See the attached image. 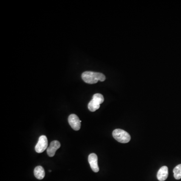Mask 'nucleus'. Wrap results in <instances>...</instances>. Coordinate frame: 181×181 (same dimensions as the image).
<instances>
[{
    "label": "nucleus",
    "mask_w": 181,
    "mask_h": 181,
    "mask_svg": "<svg viewBox=\"0 0 181 181\" xmlns=\"http://www.w3.org/2000/svg\"><path fill=\"white\" fill-rule=\"evenodd\" d=\"M82 78L85 83L94 84L98 81H104L106 77L103 73L93 72H85L82 75Z\"/></svg>",
    "instance_id": "f257e3e1"
},
{
    "label": "nucleus",
    "mask_w": 181,
    "mask_h": 181,
    "mask_svg": "<svg viewBox=\"0 0 181 181\" xmlns=\"http://www.w3.org/2000/svg\"><path fill=\"white\" fill-rule=\"evenodd\" d=\"M69 124L73 130L76 131H78L81 128V120L78 117L76 114H71L69 116L68 118Z\"/></svg>",
    "instance_id": "20e7f679"
},
{
    "label": "nucleus",
    "mask_w": 181,
    "mask_h": 181,
    "mask_svg": "<svg viewBox=\"0 0 181 181\" xmlns=\"http://www.w3.org/2000/svg\"><path fill=\"white\" fill-rule=\"evenodd\" d=\"M168 168L167 166H163L158 171L157 178L159 181H165L168 177Z\"/></svg>",
    "instance_id": "0eeeda50"
},
{
    "label": "nucleus",
    "mask_w": 181,
    "mask_h": 181,
    "mask_svg": "<svg viewBox=\"0 0 181 181\" xmlns=\"http://www.w3.org/2000/svg\"><path fill=\"white\" fill-rule=\"evenodd\" d=\"M49 172H52V171H51V170H49Z\"/></svg>",
    "instance_id": "f8f14e48"
},
{
    "label": "nucleus",
    "mask_w": 181,
    "mask_h": 181,
    "mask_svg": "<svg viewBox=\"0 0 181 181\" xmlns=\"http://www.w3.org/2000/svg\"><path fill=\"white\" fill-rule=\"evenodd\" d=\"M92 100L95 102L97 104L100 105L104 102V98L103 96L101 94H96L93 96Z\"/></svg>",
    "instance_id": "9b49d317"
},
{
    "label": "nucleus",
    "mask_w": 181,
    "mask_h": 181,
    "mask_svg": "<svg viewBox=\"0 0 181 181\" xmlns=\"http://www.w3.org/2000/svg\"><path fill=\"white\" fill-rule=\"evenodd\" d=\"M100 105L96 103L93 100H91L88 104V109L91 112H95L100 108Z\"/></svg>",
    "instance_id": "1a4fd4ad"
},
{
    "label": "nucleus",
    "mask_w": 181,
    "mask_h": 181,
    "mask_svg": "<svg viewBox=\"0 0 181 181\" xmlns=\"http://www.w3.org/2000/svg\"><path fill=\"white\" fill-rule=\"evenodd\" d=\"M34 174L37 179L42 180L45 177V171L41 166H37L35 168Z\"/></svg>",
    "instance_id": "6e6552de"
},
{
    "label": "nucleus",
    "mask_w": 181,
    "mask_h": 181,
    "mask_svg": "<svg viewBox=\"0 0 181 181\" xmlns=\"http://www.w3.org/2000/svg\"><path fill=\"white\" fill-rule=\"evenodd\" d=\"M88 162L93 172L97 173L99 171V168L98 164V157L95 153H90V155H89Z\"/></svg>",
    "instance_id": "39448f33"
},
{
    "label": "nucleus",
    "mask_w": 181,
    "mask_h": 181,
    "mask_svg": "<svg viewBox=\"0 0 181 181\" xmlns=\"http://www.w3.org/2000/svg\"><path fill=\"white\" fill-rule=\"evenodd\" d=\"M113 136L117 141L122 144H126L129 142L131 137L126 131L121 129H116L113 131Z\"/></svg>",
    "instance_id": "f03ea898"
},
{
    "label": "nucleus",
    "mask_w": 181,
    "mask_h": 181,
    "mask_svg": "<svg viewBox=\"0 0 181 181\" xmlns=\"http://www.w3.org/2000/svg\"><path fill=\"white\" fill-rule=\"evenodd\" d=\"M61 147V144L58 141H52L50 143L49 147L47 148V155L50 157H53L55 154L56 150Z\"/></svg>",
    "instance_id": "423d86ee"
},
{
    "label": "nucleus",
    "mask_w": 181,
    "mask_h": 181,
    "mask_svg": "<svg viewBox=\"0 0 181 181\" xmlns=\"http://www.w3.org/2000/svg\"><path fill=\"white\" fill-rule=\"evenodd\" d=\"M174 176L176 180L181 179V164L178 165L174 168L173 170Z\"/></svg>",
    "instance_id": "9d476101"
},
{
    "label": "nucleus",
    "mask_w": 181,
    "mask_h": 181,
    "mask_svg": "<svg viewBox=\"0 0 181 181\" xmlns=\"http://www.w3.org/2000/svg\"><path fill=\"white\" fill-rule=\"evenodd\" d=\"M47 147L48 141L46 136L45 135H41L39 138L37 144L35 147V150L37 153H42L47 149Z\"/></svg>",
    "instance_id": "7ed1b4c3"
}]
</instances>
